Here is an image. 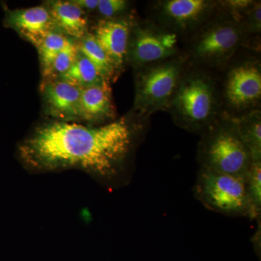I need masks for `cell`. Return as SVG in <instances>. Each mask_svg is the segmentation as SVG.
<instances>
[{"instance_id":"5bb4252c","label":"cell","mask_w":261,"mask_h":261,"mask_svg":"<svg viewBox=\"0 0 261 261\" xmlns=\"http://www.w3.org/2000/svg\"><path fill=\"white\" fill-rule=\"evenodd\" d=\"M49 10L56 29L66 35L81 39L88 34L85 13L73 2H53Z\"/></svg>"},{"instance_id":"ac0fdd59","label":"cell","mask_w":261,"mask_h":261,"mask_svg":"<svg viewBox=\"0 0 261 261\" xmlns=\"http://www.w3.org/2000/svg\"><path fill=\"white\" fill-rule=\"evenodd\" d=\"M70 39L62 33L53 31L47 34L37 46L44 74L50 73L56 57L66 45Z\"/></svg>"},{"instance_id":"7a4b0ae2","label":"cell","mask_w":261,"mask_h":261,"mask_svg":"<svg viewBox=\"0 0 261 261\" xmlns=\"http://www.w3.org/2000/svg\"><path fill=\"white\" fill-rule=\"evenodd\" d=\"M246 44L240 22L219 7L214 16L186 38L182 53L189 66L216 73L224 69Z\"/></svg>"},{"instance_id":"52a82bcc","label":"cell","mask_w":261,"mask_h":261,"mask_svg":"<svg viewBox=\"0 0 261 261\" xmlns=\"http://www.w3.org/2000/svg\"><path fill=\"white\" fill-rule=\"evenodd\" d=\"M194 193L211 211L230 216H251L246 183L241 178L200 168Z\"/></svg>"},{"instance_id":"3957f363","label":"cell","mask_w":261,"mask_h":261,"mask_svg":"<svg viewBox=\"0 0 261 261\" xmlns=\"http://www.w3.org/2000/svg\"><path fill=\"white\" fill-rule=\"evenodd\" d=\"M166 111L176 126L202 133L223 113L214 72L188 65Z\"/></svg>"},{"instance_id":"7c38bea8","label":"cell","mask_w":261,"mask_h":261,"mask_svg":"<svg viewBox=\"0 0 261 261\" xmlns=\"http://www.w3.org/2000/svg\"><path fill=\"white\" fill-rule=\"evenodd\" d=\"M82 88L61 80L46 85L44 95L49 113L63 120L80 118Z\"/></svg>"},{"instance_id":"44dd1931","label":"cell","mask_w":261,"mask_h":261,"mask_svg":"<svg viewBox=\"0 0 261 261\" xmlns=\"http://www.w3.org/2000/svg\"><path fill=\"white\" fill-rule=\"evenodd\" d=\"M79 53L80 51H79L77 44H75L73 41L69 39L66 45L56 57L51 66L50 73H54L59 76L64 74L73 64L78 57Z\"/></svg>"},{"instance_id":"6da1fadb","label":"cell","mask_w":261,"mask_h":261,"mask_svg":"<svg viewBox=\"0 0 261 261\" xmlns=\"http://www.w3.org/2000/svg\"><path fill=\"white\" fill-rule=\"evenodd\" d=\"M147 122L135 114L97 126L53 122L39 127L20 145L19 152L34 167L81 168L111 177L124 166Z\"/></svg>"},{"instance_id":"7402d4cb","label":"cell","mask_w":261,"mask_h":261,"mask_svg":"<svg viewBox=\"0 0 261 261\" xmlns=\"http://www.w3.org/2000/svg\"><path fill=\"white\" fill-rule=\"evenodd\" d=\"M128 5L125 0H99L97 10L103 19L118 18L128 9Z\"/></svg>"},{"instance_id":"d6986e66","label":"cell","mask_w":261,"mask_h":261,"mask_svg":"<svg viewBox=\"0 0 261 261\" xmlns=\"http://www.w3.org/2000/svg\"><path fill=\"white\" fill-rule=\"evenodd\" d=\"M245 183L251 208L250 219H257L261 210V160L252 161Z\"/></svg>"},{"instance_id":"277c9868","label":"cell","mask_w":261,"mask_h":261,"mask_svg":"<svg viewBox=\"0 0 261 261\" xmlns=\"http://www.w3.org/2000/svg\"><path fill=\"white\" fill-rule=\"evenodd\" d=\"M200 168L246 181L252 163L232 117L223 113L202 132L197 149Z\"/></svg>"},{"instance_id":"9c48e42d","label":"cell","mask_w":261,"mask_h":261,"mask_svg":"<svg viewBox=\"0 0 261 261\" xmlns=\"http://www.w3.org/2000/svg\"><path fill=\"white\" fill-rule=\"evenodd\" d=\"M219 8V1L163 0L154 2L153 18L150 19L186 39L214 16Z\"/></svg>"},{"instance_id":"9a60e30c","label":"cell","mask_w":261,"mask_h":261,"mask_svg":"<svg viewBox=\"0 0 261 261\" xmlns=\"http://www.w3.org/2000/svg\"><path fill=\"white\" fill-rule=\"evenodd\" d=\"M232 118L242 140L250 151L252 161L261 160L260 108Z\"/></svg>"},{"instance_id":"e0dca14e","label":"cell","mask_w":261,"mask_h":261,"mask_svg":"<svg viewBox=\"0 0 261 261\" xmlns=\"http://www.w3.org/2000/svg\"><path fill=\"white\" fill-rule=\"evenodd\" d=\"M59 77L61 80L74 84L80 88L109 82L105 80L96 67L80 53L70 69Z\"/></svg>"},{"instance_id":"8992f818","label":"cell","mask_w":261,"mask_h":261,"mask_svg":"<svg viewBox=\"0 0 261 261\" xmlns=\"http://www.w3.org/2000/svg\"><path fill=\"white\" fill-rule=\"evenodd\" d=\"M219 84L223 113L235 117L258 109L261 100V63L258 56L233 57L221 70Z\"/></svg>"},{"instance_id":"ffe728a7","label":"cell","mask_w":261,"mask_h":261,"mask_svg":"<svg viewBox=\"0 0 261 261\" xmlns=\"http://www.w3.org/2000/svg\"><path fill=\"white\" fill-rule=\"evenodd\" d=\"M247 37L246 47L248 49L252 37H260L261 32L260 1H255L240 20Z\"/></svg>"},{"instance_id":"2e32d148","label":"cell","mask_w":261,"mask_h":261,"mask_svg":"<svg viewBox=\"0 0 261 261\" xmlns=\"http://www.w3.org/2000/svg\"><path fill=\"white\" fill-rule=\"evenodd\" d=\"M81 54L87 58L96 67L105 80L110 82L118 73L106 51L101 47L93 34H87L77 44Z\"/></svg>"},{"instance_id":"5b68a950","label":"cell","mask_w":261,"mask_h":261,"mask_svg":"<svg viewBox=\"0 0 261 261\" xmlns=\"http://www.w3.org/2000/svg\"><path fill=\"white\" fill-rule=\"evenodd\" d=\"M188 64L183 54L137 69L134 114L148 119L167 111Z\"/></svg>"},{"instance_id":"30bf717a","label":"cell","mask_w":261,"mask_h":261,"mask_svg":"<svg viewBox=\"0 0 261 261\" xmlns=\"http://www.w3.org/2000/svg\"><path fill=\"white\" fill-rule=\"evenodd\" d=\"M133 20L128 18L102 19L94 27L93 36L119 72L127 61Z\"/></svg>"},{"instance_id":"4fadbf2b","label":"cell","mask_w":261,"mask_h":261,"mask_svg":"<svg viewBox=\"0 0 261 261\" xmlns=\"http://www.w3.org/2000/svg\"><path fill=\"white\" fill-rule=\"evenodd\" d=\"M115 117L109 82L82 88L80 118L92 123H102Z\"/></svg>"},{"instance_id":"ba28073f","label":"cell","mask_w":261,"mask_h":261,"mask_svg":"<svg viewBox=\"0 0 261 261\" xmlns=\"http://www.w3.org/2000/svg\"><path fill=\"white\" fill-rule=\"evenodd\" d=\"M181 37L152 19L134 22L128 43L127 61L136 69L183 54Z\"/></svg>"},{"instance_id":"603a6c76","label":"cell","mask_w":261,"mask_h":261,"mask_svg":"<svg viewBox=\"0 0 261 261\" xmlns=\"http://www.w3.org/2000/svg\"><path fill=\"white\" fill-rule=\"evenodd\" d=\"M72 2L84 11L85 10H97L99 0H73Z\"/></svg>"},{"instance_id":"8fae6325","label":"cell","mask_w":261,"mask_h":261,"mask_svg":"<svg viewBox=\"0 0 261 261\" xmlns=\"http://www.w3.org/2000/svg\"><path fill=\"white\" fill-rule=\"evenodd\" d=\"M5 25L15 29L36 46L47 34L56 30L50 12L44 6L14 10L6 9Z\"/></svg>"}]
</instances>
